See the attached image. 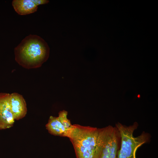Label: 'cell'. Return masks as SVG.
<instances>
[{"label": "cell", "mask_w": 158, "mask_h": 158, "mask_svg": "<svg viewBox=\"0 0 158 158\" xmlns=\"http://www.w3.org/2000/svg\"><path fill=\"white\" fill-rule=\"evenodd\" d=\"M9 102L15 120H20L25 116L27 112V104L22 95L16 92L10 94Z\"/></svg>", "instance_id": "6"}, {"label": "cell", "mask_w": 158, "mask_h": 158, "mask_svg": "<svg viewBox=\"0 0 158 158\" xmlns=\"http://www.w3.org/2000/svg\"><path fill=\"white\" fill-rule=\"evenodd\" d=\"M100 129L78 125L68 128L64 136L70 138L78 158H99Z\"/></svg>", "instance_id": "2"}, {"label": "cell", "mask_w": 158, "mask_h": 158, "mask_svg": "<svg viewBox=\"0 0 158 158\" xmlns=\"http://www.w3.org/2000/svg\"><path fill=\"white\" fill-rule=\"evenodd\" d=\"M46 127L50 134L55 135L62 136H64L68 128H66L63 126L58 117L52 116L49 117Z\"/></svg>", "instance_id": "8"}, {"label": "cell", "mask_w": 158, "mask_h": 158, "mask_svg": "<svg viewBox=\"0 0 158 158\" xmlns=\"http://www.w3.org/2000/svg\"><path fill=\"white\" fill-rule=\"evenodd\" d=\"M12 4L15 11L21 15L33 13L38 8L32 0H13Z\"/></svg>", "instance_id": "7"}, {"label": "cell", "mask_w": 158, "mask_h": 158, "mask_svg": "<svg viewBox=\"0 0 158 158\" xmlns=\"http://www.w3.org/2000/svg\"><path fill=\"white\" fill-rule=\"evenodd\" d=\"M32 1L37 6L40 5L47 4L49 2L48 0H32Z\"/></svg>", "instance_id": "10"}, {"label": "cell", "mask_w": 158, "mask_h": 158, "mask_svg": "<svg viewBox=\"0 0 158 158\" xmlns=\"http://www.w3.org/2000/svg\"><path fill=\"white\" fill-rule=\"evenodd\" d=\"M101 129L99 158H116L120 136L117 129L111 126Z\"/></svg>", "instance_id": "4"}, {"label": "cell", "mask_w": 158, "mask_h": 158, "mask_svg": "<svg viewBox=\"0 0 158 158\" xmlns=\"http://www.w3.org/2000/svg\"><path fill=\"white\" fill-rule=\"evenodd\" d=\"M67 112L63 110L59 112L58 117L61 124L66 128H69L72 126L70 121L67 118Z\"/></svg>", "instance_id": "9"}, {"label": "cell", "mask_w": 158, "mask_h": 158, "mask_svg": "<svg viewBox=\"0 0 158 158\" xmlns=\"http://www.w3.org/2000/svg\"><path fill=\"white\" fill-rule=\"evenodd\" d=\"M138 126L136 122L128 126L120 123L116 124V127L121 138L120 148L117 152L116 158H135L137 149L149 141L150 135L145 132L137 137L133 136V132Z\"/></svg>", "instance_id": "3"}, {"label": "cell", "mask_w": 158, "mask_h": 158, "mask_svg": "<svg viewBox=\"0 0 158 158\" xmlns=\"http://www.w3.org/2000/svg\"><path fill=\"white\" fill-rule=\"evenodd\" d=\"M10 94L0 93V130L12 127L15 120L11 110L9 102Z\"/></svg>", "instance_id": "5"}, {"label": "cell", "mask_w": 158, "mask_h": 158, "mask_svg": "<svg viewBox=\"0 0 158 158\" xmlns=\"http://www.w3.org/2000/svg\"><path fill=\"white\" fill-rule=\"evenodd\" d=\"M16 61L23 68L40 67L48 59L50 48L42 38L35 35L26 37L14 49Z\"/></svg>", "instance_id": "1"}]
</instances>
